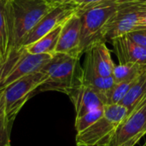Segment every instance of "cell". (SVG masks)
I'll use <instances>...</instances> for the list:
<instances>
[{
    "mask_svg": "<svg viewBox=\"0 0 146 146\" xmlns=\"http://www.w3.org/2000/svg\"><path fill=\"white\" fill-rule=\"evenodd\" d=\"M8 18L10 48L19 50L37 23L53 8L44 0H4Z\"/></svg>",
    "mask_w": 146,
    "mask_h": 146,
    "instance_id": "1",
    "label": "cell"
},
{
    "mask_svg": "<svg viewBox=\"0 0 146 146\" xmlns=\"http://www.w3.org/2000/svg\"><path fill=\"white\" fill-rule=\"evenodd\" d=\"M40 72L47 76L46 80L38 87L40 91H58L68 95L81 83L82 67L79 57L54 54Z\"/></svg>",
    "mask_w": 146,
    "mask_h": 146,
    "instance_id": "2",
    "label": "cell"
},
{
    "mask_svg": "<svg viewBox=\"0 0 146 146\" xmlns=\"http://www.w3.org/2000/svg\"><path fill=\"white\" fill-rule=\"evenodd\" d=\"M129 112L121 104H108L103 116L93 125L76 135L78 146H111L115 133Z\"/></svg>",
    "mask_w": 146,
    "mask_h": 146,
    "instance_id": "3",
    "label": "cell"
},
{
    "mask_svg": "<svg viewBox=\"0 0 146 146\" xmlns=\"http://www.w3.org/2000/svg\"><path fill=\"white\" fill-rule=\"evenodd\" d=\"M121 0L107 3L78 10L81 21L80 53L84 54L94 43L103 40L102 33L104 27L116 12Z\"/></svg>",
    "mask_w": 146,
    "mask_h": 146,
    "instance_id": "4",
    "label": "cell"
},
{
    "mask_svg": "<svg viewBox=\"0 0 146 146\" xmlns=\"http://www.w3.org/2000/svg\"><path fill=\"white\" fill-rule=\"evenodd\" d=\"M144 0H121L116 12L104 28L102 38L111 43L113 39L137 30L139 13Z\"/></svg>",
    "mask_w": 146,
    "mask_h": 146,
    "instance_id": "5",
    "label": "cell"
},
{
    "mask_svg": "<svg viewBox=\"0 0 146 146\" xmlns=\"http://www.w3.org/2000/svg\"><path fill=\"white\" fill-rule=\"evenodd\" d=\"M47 79L42 72L24 76L7 86L4 91L5 114L9 120L14 121L19 110L28 99L31 93L38 89Z\"/></svg>",
    "mask_w": 146,
    "mask_h": 146,
    "instance_id": "6",
    "label": "cell"
},
{
    "mask_svg": "<svg viewBox=\"0 0 146 146\" xmlns=\"http://www.w3.org/2000/svg\"><path fill=\"white\" fill-rule=\"evenodd\" d=\"M145 134L146 98L120 125L111 146H134Z\"/></svg>",
    "mask_w": 146,
    "mask_h": 146,
    "instance_id": "7",
    "label": "cell"
},
{
    "mask_svg": "<svg viewBox=\"0 0 146 146\" xmlns=\"http://www.w3.org/2000/svg\"><path fill=\"white\" fill-rule=\"evenodd\" d=\"M78 10V6H76L73 3L59 5L53 8L37 23V25L26 36L22 42L21 47H27L33 44L56 27L62 26L63 23L73 15L77 13Z\"/></svg>",
    "mask_w": 146,
    "mask_h": 146,
    "instance_id": "8",
    "label": "cell"
},
{
    "mask_svg": "<svg viewBox=\"0 0 146 146\" xmlns=\"http://www.w3.org/2000/svg\"><path fill=\"white\" fill-rule=\"evenodd\" d=\"M52 56L53 55L50 54H31L22 47L21 52L15 63L0 83V91L24 76L40 72Z\"/></svg>",
    "mask_w": 146,
    "mask_h": 146,
    "instance_id": "9",
    "label": "cell"
},
{
    "mask_svg": "<svg viewBox=\"0 0 146 146\" xmlns=\"http://www.w3.org/2000/svg\"><path fill=\"white\" fill-rule=\"evenodd\" d=\"M80 38L81 21L78 13H75L62 26L55 54L60 53L80 58L82 55L80 50Z\"/></svg>",
    "mask_w": 146,
    "mask_h": 146,
    "instance_id": "10",
    "label": "cell"
},
{
    "mask_svg": "<svg viewBox=\"0 0 146 146\" xmlns=\"http://www.w3.org/2000/svg\"><path fill=\"white\" fill-rule=\"evenodd\" d=\"M68 95L74 104L76 118L108 105V99L104 94L82 83L72 89Z\"/></svg>",
    "mask_w": 146,
    "mask_h": 146,
    "instance_id": "11",
    "label": "cell"
},
{
    "mask_svg": "<svg viewBox=\"0 0 146 146\" xmlns=\"http://www.w3.org/2000/svg\"><path fill=\"white\" fill-rule=\"evenodd\" d=\"M85 53L86 60L84 67L90 68L103 77L112 76L115 65L105 41L99 40L94 43Z\"/></svg>",
    "mask_w": 146,
    "mask_h": 146,
    "instance_id": "12",
    "label": "cell"
},
{
    "mask_svg": "<svg viewBox=\"0 0 146 146\" xmlns=\"http://www.w3.org/2000/svg\"><path fill=\"white\" fill-rule=\"evenodd\" d=\"M119 63H138L146 65V47L132 39L127 34L111 42Z\"/></svg>",
    "mask_w": 146,
    "mask_h": 146,
    "instance_id": "13",
    "label": "cell"
},
{
    "mask_svg": "<svg viewBox=\"0 0 146 146\" xmlns=\"http://www.w3.org/2000/svg\"><path fill=\"white\" fill-rule=\"evenodd\" d=\"M81 83L104 94L107 97V99L110 92L115 85L113 76H110V77L100 76L97 74L94 71L84 66L82 68Z\"/></svg>",
    "mask_w": 146,
    "mask_h": 146,
    "instance_id": "14",
    "label": "cell"
},
{
    "mask_svg": "<svg viewBox=\"0 0 146 146\" xmlns=\"http://www.w3.org/2000/svg\"><path fill=\"white\" fill-rule=\"evenodd\" d=\"M146 98V72L139 76L133 84L130 90L120 104L132 112Z\"/></svg>",
    "mask_w": 146,
    "mask_h": 146,
    "instance_id": "15",
    "label": "cell"
},
{
    "mask_svg": "<svg viewBox=\"0 0 146 146\" xmlns=\"http://www.w3.org/2000/svg\"><path fill=\"white\" fill-rule=\"evenodd\" d=\"M62 26L56 27L50 33L43 36L33 44L24 47L31 54H50L54 55L58 43Z\"/></svg>",
    "mask_w": 146,
    "mask_h": 146,
    "instance_id": "16",
    "label": "cell"
},
{
    "mask_svg": "<svg viewBox=\"0 0 146 146\" xmlns=\"http://www.w3.org/2000/svg\"><path fill=\"white\" fill-rule=\"evenodd\" d=\"M11 53L10 37L4 0H0V67L8 60Z\"/></svg>",
    "mask_w": 146,
    "mask_h": 146,
    "instance_id": "17",
    "label": "cell"
},
{
    "mask_svg": "<svg viewBox=\"0 0 146 146\" xmlns=\"http://www.w3.org/2000/svg\"><path fill=\"white\" fill-rule=\"evenodd\" d=\"M146 72V65L138 63H125L115 66L113 78L115 83L130 81L138 79Z\"/></svg>",
    "mask_w": 146,
    "mask_h": 146,
    "instance_id": "18",
    "label": "cell"
},
{
    "mask_svg": "<svg viewBox=\"0 0 146 146\" xmlns=\"http://www.w3.org/2000/svg\"><path fill=\"white\" fill-rule=\"evenodd\" d=\"M104 109H97L85 114L80 117L75 118V129L77 133L85 131L98 121L104 115Z\"/></svg>",
    "mask_w": 146,
    "mask_h": 146,
    "instance_id": "19",
    "label": "cell"
},
{
    "mask_svg": "<svg viewBox=\"0 0 146 146\" xmlns=\"http://www.w3.org/2000/svg\"><path fill=\"white\" fill-rule=\"evenodd\" d=\"M136 80L115 83V85L108 95V104H119L124 98V97L127 95V93L128 92Z\"/></svg>",
    "mask_w": 146,
    "mask_h": 146,
    "instance_id": "20",
    "label": "cell"
},
{
    "mask_svg": "<svg viewBox=\"0 0 146 146\" xmlns=\"http://www.w3.org/2000/svg\"><path fill=\"white\" fill-rule=\"evenodd\" d=\"M13 121L9 120L6 114L0 117V146L10 144V131Z\"/></svg>",
    "mask_w": 146,
    "mask_h": 146,
    "instance_id": "21",
    "label": "cell"
},
{
    "mask_svg": "<svg viewBox=\"0 0 146 146\" xmlns=\"http://www.w3.org/2000/svg\"><path fill=\"white\" fill-rule=\"evenodd\" d=\"M109 1H112V0H73L71 3L78 6L79 9H86L92 6L99 5L107 3Z\"/></svg>",
    "mask_w": 146,
    "mask_h": 146,
    "instance_id": "22",
    "label": "cell"
},
{
    "mask_svg": "<svg viewBox=\"0 0 146 146\" xmlns=\"http://www.w3.org/2000/svg\"><path fill=\"white\" fill-rule=\"evenodd\" d=\"M132 39L139 43V44L146 47V28L133 31L127 34Z\"/></svg>",
    "mask_w": 146,
    "mask_h": 146,
    "instance_id": "23",
    "label": "cell"
},
{
    "mask_svg": "<svg viewBox=\"0 0 146 146\" xmlns=\"http://www.w3.org/2000/svg\"><path fill=\"white\" fill-rule=\"evenodd\" d=\"M146 28V0L143 1L141 10L139 13V20L138 22L137 30L145 29Z\"/></svg>",
    "mask_w": 146,
    "mask_h": 146,
    "instance_id": "24",
    "label": "cell"
},
{
    "mask_svg": "<svg viewBox=\"0 0 146 146\" xmlns=\"http://www.w3.org/2000/svg\"><path fill=\"white\" fill-rule=\"evenodd\" d=\"M5 114V96L4 91H0V117Z\"/></svg>",
    "mask_w": 146,
    "mask_h": 146,
    "instance_id": "25",
    "label": "cell"
},
{
    "mask_svg": "<svg viewBox=\"0 0 146 146\" xmlns=\"http://www.w3.org/2000/svg\"><path fill=\"white\" fill-rule=\"evenodd\" d=\"M46 3H48L50 5L53 6V7H56L59 5H62V4H67L71 3L73 0H44Z\"/></svg>",
    "mask_w": 146,
    "mask_h": 146,
    "instance_id": "26",
    "label": "cell"
},
{
    "mask_svg": "<svg viewBox=\"0 0 146 146\" xmlns=\"http://www.w3.org/2000/svg\"><path fill=\"white\" fill-rule=\"evenodd\" d=\"M143 146H146V141H145V143L144 144V145H143Z\"/></svg>",
    "mask_w": 146,
    "mask_h": 146,
    "instance_id": "27",
    "label": "cell"
},
{
    "mask_svg": "<svg viewBox=\"0 0 146 146\" xmlns=\"http://www.w3.org/2000/svg\"><path fill=\"white\" fill-rule=\"evenodd\" d=\"M120 146H127V145H120Z\"/></svg>",
    "mask_w": 146,
    "mask_h": 146,
    "instance_id": "28",
    "label": "cell"
},
{
    "mask_svg": "<svg viewBox=\"0 0 146 146\" xmlns=\"http://www.w3.org/2000/svg\"><path fill=\"white\" fill-rule=\"evenodd\" d=\"M6 146H11V145H10V144H9V145H7Z\"/></svg>",
    "mask_w": 146,
    "mask_h": 146,
    "instance_id": "29",
    "label": "cell"
}]
</instances>
